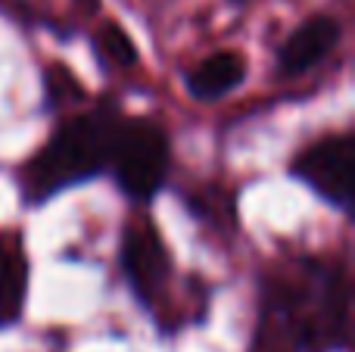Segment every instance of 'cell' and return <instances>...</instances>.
<instances>
[{"label": "cell", "mask_w": 355, "mask_h": 352, "mask_svg": "<svg viewBox=\"0 0 355 352\" xmlns=\"http://www.w3.org/2000/svg\"><path fill=\"white\" fill-rule=\"evenodd\" d=\"M340 22L334 16H318L306 19L300 28L290 31V37L277 47V72L284 78H296V75L312 72L315 66L327 60L340 44Z\"/></svg>", "instance_id": "obj_6"}, {"label": "cell", "mask_w": 355, "mask_h": 352, "mask_svg": "<svg viewBox=\"0 0 355 352\" xmlns=\"http://www.w3.org/2000/svg\"><path fill=\"white\" fill-rule=\"evenodd\" d=\"M122 118V109L112 100H103L94 109L66 118L19 172L25 206H41L69 187L103 175Z\"/></svg>", "instance_id": "obj_2"}, {"label": "cell", "mask_w": 355, "mask_h": 352, "mask_svg": "<svg viewBox=\"0 0 355 352\" xmlns=\"http://www.w3.org/2000/svg\"><path fill=\"white\" fill-rule=\"evenodd\" d=\"M352 284L343 262H302L265 278L250 352H346Z\"/></svg>", "instance_id": "obj_1"}, {"label": "cell", "mask_w": 355, "mask_h": 352, "mask_svg": "<svg viewBox=\"0 0 355 352\" xmlns=\"http://www.w3.org/2000/svg\"><path fill=\"white\" fill-rule=\"evenodd\" d=\"M94 50L100 53V60L112 62V66H119V69H128L137 62L135 41H131L116 22L100 25V31L94 35Z\"/></svg>", "instance_id": "obj_9"}, {"label": "cell", "mask_w": 355, "mask_h": 352, "mask_svg": "<svg viewBox=\"0 0 355 352\" xmlns=\"http://www.w3.org/2000/svg\"><path fill=\"white\" fill-rule=\"evenodd\" d=\"M246 78V60L237 50H218V53L206 56L202 62H196L187 75H184V87L193 100L212 103V100L227 97L231 91H237Z\"/></svg>", "instance_id": "obj_7"}, {"label": "cell", "mask_w": 355, "mask_h": 352, "mask_svg": "<svg viewBox=\"0 0 355 352\" xmlns=\"http://www.w3.org/2000/svg\"><path fill=\"white\" fill-rule=\"evenodd\" d=\"M352 162H355V141L352 131L327 134L321 141L309 143L293 159V175L309 184L324 203L349 212L352 206Z\"/></svg>", "instance_id": "obj_5"}, {"label": "cell", "mask_w": 355, "mask_h": 352, "mask_svg": "<svg viewBox=\"0 0 355 352\" xmlns=\"http://www.w3.org/2000/svg\"><path fill=\"white\" fill-rule=\"evenodd\" d=\"M28 293V259L19 237H0V328H10Z\"/></svg>", "instance_id": "obj_8"}, {"label": "cell", "mask_w": 355, "mask_h": 352, "mask_svg": "<svg viewBox=\"0 0 355 352\" xmlns=\"http://www.w3.org/2000/svg\"><path fill=\"white\" fill-rule=\"evenodd\" d=\"M119 256H122V272L131 293L147 309H156L172 284V259H168V249L156 225L150 218H135L125 225Z\"/></svg>", "instance_id": "obj_4"}, {"label": "cell", "mask_w": 355, "mask_h": 352, "mask_svg": "<svg viewBox=\"0 0 355 352\" xmlns=\"http://www.w3.org/2000/svg\"><path fill=\"white\" fill-rule=\"evenodd\" d=\"M172 147L168 134L153 118H122L106 172L131 203H150L168 178Z\"/></svg>", "instance_id": "obj_3"}]
</instances>
